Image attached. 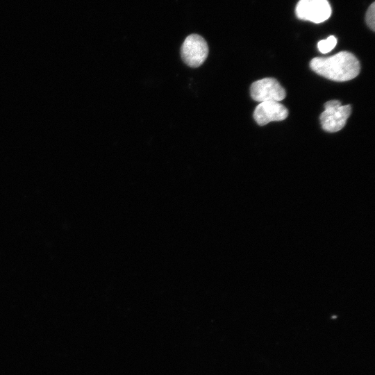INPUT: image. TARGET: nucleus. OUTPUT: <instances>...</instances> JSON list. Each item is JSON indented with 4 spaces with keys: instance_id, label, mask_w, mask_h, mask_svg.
<instances>
[{
    "instance_id": "obj_1",
    "label": "nucleus",
    "mask_w": 375,
    "mask_h": 375,
    "mask_svg": "<svg viewBox=\"0 0 375 375\" xmlns=\"http://www.w3.org/2000/svg\"><path fill=\"white\" fill-rule=\"evenodd\" d=\"M310 67L317 74L340 82L354 78L360 70L358 60L349 51H340L330 57L314 58Z\"/></svg>"
},
{
    "instance_id": "obj_2",
    "label": "nucleus",
    "mask_w": 375,
    "mask_h": 375,
    "mask_svg": "<svg viewBox=\"0 0 375 375\" xmlns=\"http://www.w3.org/2000/svg\"><path fill=\"white\" fill-rule=\"evenodd\" d=\"M325 110L320 115L322 128L330 133L341 130L350 116V105L342 106L338 100H331L325 103Z\"/></svg>"
},
{
    "instance_id": "obj_3",
    "label": "nucleus",
    "mask_w": 375,
    "mask_h": 375,
    "mask_svg": "<svg viewBox=\"0 0 375 375\" xmlns=\"http://www.w3.org/2000/svg\"><path fill=\"white\" fill-rule=\"evenodd\" d=\"M208 54V47L203 38L197 34L188 35L184 40L181 56L189 67L195 68L201 65Z\"/></svg>"
},
{
    "instance_id": "obj_4",
    "label": "nucleus",
    "mask_w": 375,
    "mask_h": 375,
    "mask_svg": "<svg viewBox=\"0 0 375 375\" xmlns=\"http://www.w3.org/2000/svg\"><path fill=\"white\" fill-rule=\"evenodd\" d=\"M331 12L327 0H299L295 8L298 18L317 24L328 19Z\"/></svg>"
},
{
    "instance_id": "obj_5",
    "label": "nucleus",
    "mask_w": 375,
    "mask_h": 375,
    "mask_svg": "<svg viewBox=\"0 0 375 375\" xmlns=\"http://www.w3.org/2000/svg\"><path fill=\"white\" fill-rule=\"evenodd\" d=\"M251 98L259 102L280 101L286 95L285 89L274 78H264L253 82L250 88Z\"/></svg>"
},
{
    "instance_id": "obj_6",
    "label": "nucleus",
    "mask_w": 375,
    "mask_h": 375,
    "mask_svg": "<svg viewBox=\"0 0 375 375\" xmlns=\"http://www.w3.org/2000/svg\"><path fill=\"white\" fill-rule=\"evenodd\" d=\"M288 115V109L279 101H267L256 107L253 118L258 124L263 126L271 122L282 121Z\"/></svg>"
},
{
    "instance_id": "obj_7",
    "label": "nucleus",
    "mask_w": 375,
    "mask_h": 375,
    "mask_svg": "<svg viewBox=\"0 0 375 375\" xmlns=\"http://www.w3.org/2000/svg\"><path fill=\"white\" fill-rule=\"evenodd\" d=\"M337 44V39L333 35H330L326 40H320L317 44L319 51L322 53L331 51Z\"/></svg>"
},
{
    "instance_id": "obj_8",
    "label": "nucleus",
    "mask_w": 375,
    "mask_h": 375,
    "mask_svg": "<svg viewBox=\"0 0 375 375\" xmlns=\"http://www.w3.org/2000/svg\"><path fill=\"white\" fill-rule=\"evenodd\" d=\"M365 19L368 26L372 30L374 31L375 26V3L373 2L369 7L368 8Z\"/></svg>"
}]
</instances>
